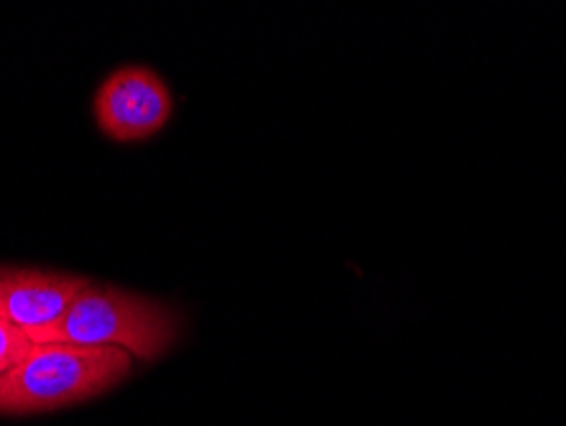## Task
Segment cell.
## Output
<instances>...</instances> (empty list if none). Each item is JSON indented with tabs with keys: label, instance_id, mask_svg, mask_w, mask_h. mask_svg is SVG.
Instances as JSON below:
<instances>
[{
	"label": "cell",
	"instance_id": "3957f363",
	"mask_svg": "<svg viewBox=\"0 0 566 426\" xmlns=\"http://www.w3.org/2000/svg\"><path fill=\"white\" fill-rule=\"evenodd\" d=\"M95 123L107 138L136 144L156 136L169 123L174 97L151 66H120L95 92Z\"/></svg>",
	"mask_w": 566,
	"mask_h": 426
},
{
	"label": "cell",
	"instance_id": "5b68a950",
	"mask_svg": "<svg viewBox=\"0 0 566 426\" xmlns=\"http://www.w3.org/2000/svg\"><path fill=\"white\" fill-rule=\"evenodd\" d=\"M33 342L23 332L0 316V375L21 361L29 353Z\"/></svg>",
	"mask_w": 566,
	"mask_h": 426
},
{
	"label": "cell",
	"instance_id": "277c9868",
	"mask_svg": "<svg viewBox=\"0 0 566 426\" xmlns=\"http://www.w3.org/2000/svg\"><path fill=\"white\" fill-rule=\"evenodd\" d=\"M90 279L62 271L0 266V316L23 335L62 320Z\"/></svg>",
	"mask_w": 566,
	"mask_h": 426
},
{
	"label": "cell",
	"instance_id": "7a4b0ae2",
	"mask_svg": "<svg viewBox=\"0 0 566 426\" xmlns=\"http://www.w3.org/2000/svg\"><path fill=\"white\" fill-rule=\"evenodd\" d=\"M133 367L120 347H85L46 342L31 345L0 375V414L31 416L82 404L118 386Z\"/></svg>",
	"mask_w": 566,
	"mask_h": 426
},
{
	"label": "cell",
	"instance_id": "6da1fadb",
	"mask_svg": "<svg viewBox=\"0 0 566 426\" xmlns=\"http://www.w3.org/2000/svg\"><path fill=\"white\" fill-rule=\"evenodd\" d=\"M179 332V312L169 304L90 281L62 320L27 332V337L33 345L64 342L85 347H120L130 357L154 363L169 353Z\"/></svg>",
	"mask_w": 566,
	"mask_h": 426
}]
</instances>
